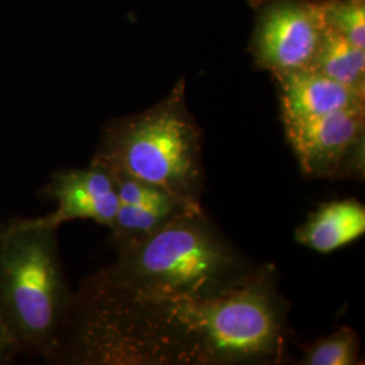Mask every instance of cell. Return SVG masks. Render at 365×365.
I'll return each instance as SVG.
<instances>
[{
    "label": "cell",
    "instance_id": "cell-3",
    "mask_svg": "<svg viewBox=\"0 0 365 365\" xmlns=\"http://www.w3.org/2000/svg\"><path fill=\"white\" fill-rule=\"evenodd\" d=\"M164 302L191 364H274L284 359L288 307L272 268L261 267L248 283L214 298Z\"/></svg>",
    "mask_w": 365,
    "mask_h": 365
},
{
    "label": "cell",
    "instance_id": "cell-10",
    "mask_svg": "<svg viewBox=\"0 0 365 365\" xmlns=\"http://www.w3.org/2000/svg\"><path fill=\"white\" fill-rule=\"evenodd\" d=\"M200 207V205L179 199L156 205L119 203L114 222L110 226V242L115 249L123 248L155 233L182 212Z\"/></svg>",
    "mask_w": 365,
    "mask_h": 365
},
{
    "label": "cell",
    "instance_id": "cell-14",
    "mask_svg": "<svg viewBox=\"0 0 365 365\" xmlns=\"http://www.w3.org/2000/svg\"><path fill=\"white\" fill-rule=\"evenodd\" d=\"M18 354L21 348L0 314V365L11 364Z\"/></svg>",
    "mask_w": 365,
    "mask_h": 365
},
{
    "label": "cell",
    "instance_id": "cell-5",
    "mask_svg": "<svg viewBox=\"0 0 365 365\" xmlns=\"http://www.w3.org/2000/svg\"><path fill=\"white\" fill-rule=\"evenodd\" d=\"M255 66L280 76L309 68L327 33L324 0H250Z\"/></svg>",
    "mask_w": 365,
    "mask_h": 365
},
{
    "label": "cell",
    "instance_id": "cell-7",
    "mask_svg": "<svg viewBox=\"0 0 365 365\" xmlns=\"http://www.w3.org/2000/svg\"><path fill=\"white\" fill-rule=\"evenodd\" d=\"M39 195L56 203V210L43 217L56 227L75 220H90L110 229L119 206L113 172L95 160L83 168L53 172Z\"/></svg>",
    "mask_w": 365,
    "mask_h": 365
},
{
    "label": "cell",
    "instance_id": "cell-11",
    "mask_svg": "<svg viewBox=\"0 0 365 365\" xmlns=\"http://www.w3.org/2000/svg\"><path fill=\"white\" fill-rule=\"evenodd\" d=\"M309 68L356 91L365 92V49L327 30Z\"/></svg>",
    "mask_w": 365,
    "mask_h": 365
},
{
    "label": "cell",
    "instance_id": "cell-6",
    "mask_svg": "<svg viewBox=\"0 0 365 365\" xmlns=\"http://www.w3.org/2000/svg\"><path fill=\"white\" fill-rule=\"evenodd\" d=\"M304 178L364 175L365 106L283 123Z\"/></svg>",
    "mask_w": 365,
    "mask_h": 365
},
{
    "label": "cell",
    "instance_id": "cell-2",
    "mask_svg": "<svg viewBox=\"0 0 365 365\" xmlns=\"http://www.w3.org/2000/svg\"><path fill=\"white\" fill-rule=\"evenodd\" d=\"M92 160L200 205L205 185L203 134L188 110L184 78L157 105L108 120Z\"/></svg>",
    "mask_w": 365,
    "mask_h": 365
},
{
    "label": "cell",
    "instance_id": "cell-13",
    "mask_svg": "<svg viewBox=\"0 0 365 365\" xmlns=\"http://www.w3.org/2000/svg\"><path fill=\"white\" fill-rule=\"evenodd\" d=\"M360 339L351 327H341L333 334L319 339L306 353L302 364L352 365L357 364Z\"/></svg>",
    "mask_w": 365,
    "mask_h": 365
},
{
    "label": "cell",
    "instance_id": "cell-12",
    "mask_svg": "<svg viewBox=\"0 0 365 365\" xmlns=\"http://www.w3.org/2000/svg\"><path fill=\"white\" fill-rule=\"evenodd\" d=\"M327 30L365 49V0H324Z\"/></svg>",
    "mask_w": 365,
    "mask_h": 365
},
{
    "label": "cell",
    "instance_id": "cell-8",
    "mask_svg": "<svg viewBox=\"0 0 365 365\" xmlns=\"http://www.w3.org/2000/svg\"><path fill=\"white\" fill-rule=\"evenodd\" d=\"M274 78L283 123L365 106V92L345 87L313 68L292 71Z\"/></svg>",
    "mask_w": 365,
    "mask_h": 365
},
{
    "label": "cell",
    "instance_id": "cell-4",
    "mask_svg": "<svg viewBox=\"0 0 365 365\" xmlns=\"http://www.w3.org/2000/svg\"><path fill=\"white\" fill-rule=\"evenodd\" d=\"M57 230L43 217L0 223V314L27 356L49 351L73 294Z\"/></svg>",
    "mask_w": 365,
    "mask_h": 365
},
{
    "label": "cell",
    "instance_id": "cell-1",
    "mask_svg": "<svg viewBox=\"0 0 365 365\" xmlns=\"http://www.w3.org/2000/svg\"><path fill=\"white\" fill-rule=\"evenodd\" d=\"M260 269L200 207L117 249L115 261L99 272L118 287L149 299L203 300L248 283Z\"/></svg>",
    "mask_w": 365,
    "mask_h": 365
},
{
    "label": "cell",
    "instance_id": "cell-9",
    "mask_svg": "<svg viewBox=\"0 0 365 365\" xmlns=\"http://www.w3.org/2000/svg\"><path fill=\"white\" fill-rule=\"evenodd\" d=\"M365 233L364 205L356 199L321 205L295 232V240L318 253H331Z\"/></svg>",
    "mask_w": 365,
    "mask_h": 365
}]
</instances>
